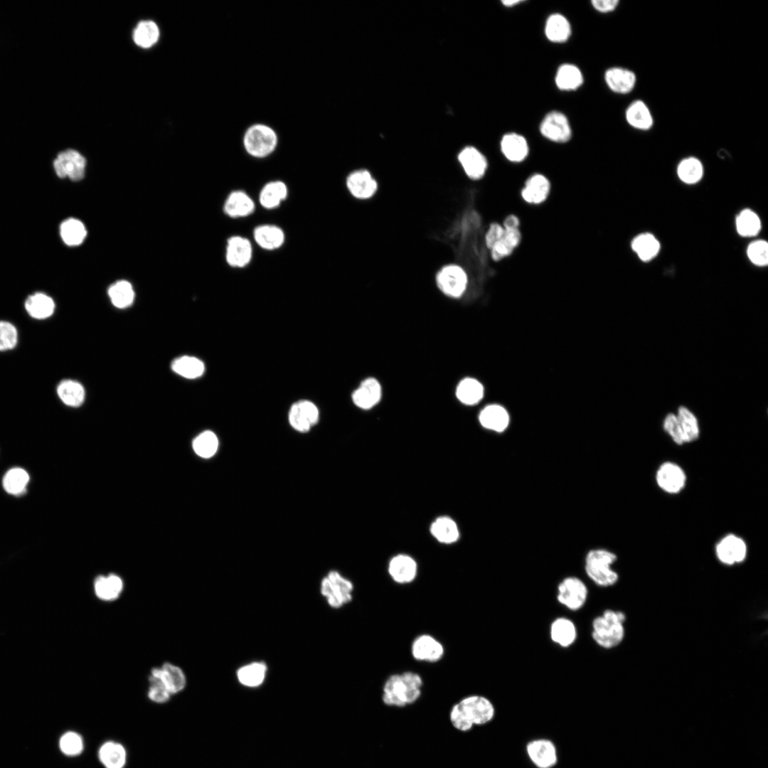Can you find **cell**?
Returning a JSON list of instances; mask_svg holds the SVG:
<instances>
[{"mask_svg":"<svg viewBox=\"0 0 768 768\" xmlns=\"http://www.w3.org/2000/svg\"><path fill=\"white\" fill-rule=\"evenodd\" d=\"M505 230H516L520 228V220L514 214L506 215L501 223Z\"/></svg>","mask_w":768,"mask_h":768,"instance_id":"cell-59","label":"cell"},{"mask_svg":"<svg viewBox=\"0 0 768 768\" xmlns=\"http://www.w3.org/2000/svg\"><path fill=\"white\" fill-rule=\"evenodd\" d=\"M170 695L171 693L161 677L159 668H153L149 677V699L157 703H164L169 700Z\"/></svg>","mask_w":768,"mask_h":768,"instance_id":"cell-50","label":"cell"},{"mask_svg":"<svg viewBox=\"0 0 768 768\" xmlns=\"http://www.w3.org/2000/svg\"><path fill=\"white\" fill-rule=\"evenodd\" d=\"M547 38L555 43L567 41L571 35V26L562 14L555 13L548 16L545 26Z\"/></svg>","mask_w":768,"mask_h":768,"instance_id":"cell-33","label":"cell"},{"mask_svg":"<svg viewBox=\"0 0 768 768\" xmlns=\"http://www.w3.org/2000/svg\"><path fill=\"white\" fill-rule=\"evenodd\" d=\"M123 588L121 578L116 575L107 577L99 576L94 583L97 597L102 600L110 601L119 597Z\"/></svg>","mask_w":768,"mask_h":768,"instance_id":"cell-38","label":"cell"},{"mask_svg":"<svg viewBox=\"0 0 768 768\" xmlns=\"http://www.w3.org/2000/svg\"><path fill=\"white\" fill-rule=\"evenodd\" d=\"M736 227L738 233L744 237L756 235L760 228L761 223L757 215L751 210H742L737 217Z\"/></svg>","mask_w":768,"mask_h":768,"instance_id":"cell-49","label":"cell"},{"mask_svg":"<svg viewBox=\"0 0 768 768\" xmlns=\"http://www.w3.org/2000/svg\"><path fill=\"white\" fill-rule=\"evenodd\" d=\"M625 119L630 127L640 131H649L654 124L652 113L642 100H635L629 105Z\"/></svg>","mask_w":768,"mask_h":768,"instance_id":"cell-25","label":"cell"},{"mask_svg":"<svg viewBox=\"0 0 768 768\" xmlns=\"http://www.w3.org/2000/svg\"><path fill=\"white\" fill-rule=\"evenodd\" d=\"M457 161L465 176L473 181L481 180L485 176L489 166L486 156L474 146L462 148L457 156Z\"/></svg>","mask_w":768,"mask_h":768,"instance_id":"cell-16","label":"cell"},{"mask_svg":"<svg viewBox=\"0 0 768 768\" xmlns=\"http://www.w3.org/2000/svg\"><path fill=\"white\" fill-rule=\"evenodd\" d=\"M663 427L675 444H684L676 415L673 413L667 415L663 420Z\"/></svg>","mask_w":768,"mask_h":768,"instance_id":"cell-55","label":"cell"},{"mask_svg":"<svg viewBox=\"0 0 768 768\" xmlns=\"http://www.w3.org/2000/svg\"><path fill=\"white\" fill-rule=\"evenodd\" d=\"M522 2H523L522 0H507V1L506 0V1H502V4L505 6H508V7L513 6H515L516 4H518L520 3H522Z\"/></svg>","mask_w":768,"mask_h":768,"instance_id":"cell-60","label":"cell"},{"mask_svg":"<svg viewBox=\"0 0 768 768\" xmlns=\"http://www.w3.org/2000/svg\"><path fill=\"white\" fill-rule=\"evenodd\" d=\"M60 234L63 242L69 246L81 244L85 240L87 231L84 224L78 219L68 218L60 226Z\"/></svg>","mask_w":768,"mask_h":768,"instance_id":"cell-44","label":"cell"},{"mask_svg":"<svg viewBox=\"0 0 768 768\" xmlns=\"http://www.w3.org/2000/svg\"><path fill=\"white\" fill-rule=\"evenodd\" d=\"M108 294L112 304L119 309L130 306L134 298L132 284L125 280L118 281L111 285L108 289Z\"/></svg>","mask_w":768,"mask_h":768,"instance_id":"cell-45","label":"cell"},{"mask_svg":"<svg viewBox=\"0 0 768 768\" xmlns=\"http://www.w3.org/2000/svg\"><path fill=\"white\" fill-rule=\"evenodd\" d=\"M60 748L68 756L80 754L83 750V742L80 735L74 732L65 733L60 740Z\"/></svg>","mask_w":768,"mask_h":768,"instance_id":"cell-52","label":"cell"},{"mask_svg":"<svg viewBox=\"0 0 768 768\" xmlns=\"http://www.w3.org/2000/svg\"><path fill=\"white\" fill-rule=\"evenodd\" d=\"M655 480L663 492L673 495L681 493L686 487L687 476L684 469L673 462H664L657 469Z\"/></svg>","mask_w":768,"mask_h":768,"instance_id":"cell-13","label":"cell"},{"mask_svg":"<svg viewBox=\"0 0 768 768\" xmlns=\"http://www.w3.org/2000/svg\"><path fill=\"white\" fill-rule=\"evenodd\" d=\"M583 75L575 65L564 63L557 70L555 78L556 86L561 90H575L583 83Z\"/></svg>","mask_w":768,"mask_h":768,"instance_id":"cell-35","label":"cell"},{"mask_svg":"<svg viewBox=\"0 0 768 768\" xmlns=\"http://www.w3.org/2000/svg\"><path fill=\"white\" fill-rule=\"evenodd\" d=\"M218 445L219 442L216 434L210 430H206L199 434L193 439L192 444L195 453L203 459L213 457L218 451Z\"/></svg>","mask_w":768,"mask_h":768,"instance_id":"cell-47","label":"cell"},{"mask_svg":"<svg viewBox=\"0 0 768 768\" xmlns=\"http://www.w3.org/2000/svg\"><path fill=\"white\" fill-rule=\"evenodd\" d=\"M748 553L747 545L740 536L734 533L724 535L716 543L715 553L722 565L732 566L743 562Z\"/></svg>","mask_w":768,"mask_h":768,"instance_id":"cell-9","label":"cell"},{"mask_svg":"<svg viewBox=\"0 0 768 768\" xmlns=\"http://www.w3.org/2000/svg\"><path fill=\"white\" fill-rule=\"evenodd\" d=\"M410 654L417 661L436 663L444 658L445 647L442 641L433 635L420 634L411 642Z\"/></svg>","mask_w":768,"mask_h":768,"instance_id":"cell-10","label":"cell"},{"mask_svg":"<svg viewBox=\"0 0 768 768\" xmlns=\"http://www.w3.org/2000/svg\"><path fill=\"white\" fill-rule=\"evenodd\" d=\"M29 479V475L25 469L14 467L6 472L2 484L8 494L18 496L26 494Z\"/></svg>","mask_w":768,"mask_h":768,"instance_id":"cell-37","label":"cell"},{"mask_svg":"<svg viewBox=\"0 0 768 768\" xmlns=\"http://www.w3.org/2000/svg\"><path fill=\"white\" fill-rule=\"evenodd\" d=\"M631 247L642 261H649L658 254L660 243L652 234L643 233L633 239Z\"/></svg>","mask_w":768,"mask_h":768,"instance_id":"cell-43","label":"cell"},{"mask_svg":"<svg viewBox=\"0 0 768 768\" xmlns=\"http://www.w3.org/2000/svg\"><path fill=\"white\" fill-rule=\"evenodd\" d=\"M499 151L508 162L521 164L528 157L530 145L526 137L516 132L505 134L499 142Z\"/></svg>","mask_w":768,"mask_h":768,"instance_id":"cell-18","label":"cell"},{"mask_svg":"<svg viewBox=\"0 0 768 768\" xmlns=\"http://www.w3.org/2000/svg\"><path fill=\"white\" fill-rule=\"evenodd\" d=\"M53 164L55 174L61 178L68 177L77 181L85 176L86 159L75 149H67L59 152Z\"/></svg>","mask_w":768,"mask_h":768,"instance_id":"cell-11","label":"cell"},{"mask_svg":"<svg viewBox=\"0 0 768 768\" xmlns=\"http://www.w3.org/2000/svg\"><path fill=\"white\" fill-rule=\"evenodd\" d=\"M267 673L263 662H252L240 668L237 671L239 682L247 687H257L262 683Z\"/></svg>","mask_w":768,"mask_h":768,"instance_id":"cell-41","label":"cell"},{"mask_svg":"<svg viewBox=\"0 0 768 768\" xmlns=\"http://www.w3.org/2000/svg\"><path fill=\"white\" fill-rule=\"evenodd\" d=\"M353 404L360 409L370 410L378 405L382 398V387L375 378L363 380L352 393Z\"/></svg>","mask_w":768,"mask_h":768,"instance_id":"cell-22","label":"cell"},{"mask_svg":"<svg viewBox=\"0 0 768 768\" xmlns=\"http://www.w3.org/2000/svg\"><path fill=\"white\" fill-rule=\"evenodd\" d=\"M132 38L134 42L138 46L142 48H149L158 41L159 28L153 21H141L134 28Z\"/></svg>","mask_w":768,"mask_h":768,"instance_id":"cell-40","label":"cell"},{"mask_svg":"<svg viewBox=\"0 0 768 768\" xmlns=\"http://www.w3.org/2000/svg\"><path fill=\"white\" fill-rule=\"evenodd\" d=\"M171 368L176 373L188 379L201 376L205 370L204 363L200 359L190 356H183L175 359L172 362Z\"/></svg>","mask_w":768,"mask_h":768,"instance_id":"cell-42","label":"cell"},{"mask_svg":"<svg viewBox=\"0 0 768 768\" xmlns=\"http://www.w3.org/2000/svg\"><path fill=\"white\" fill-rule=\"evenodd\" d=\"M521 241V233L519 229L505 230L501 238L489 251L491 260L498 262L510 257L519 246Z\"/></svg>","mask_w":768,"mask_h":768,"instance_id":"cell-30","label":"cell"},{"mask_svg":"<svg viewBox=\"0 0 768 768\" xmlns=\"http://www.w3.org/2000/svg\"><path fill=\"white\" fill-rule=\"evenodd\" d=\"M288 188L286 183L281 181H272L267 183L259 193V203L267 210L279 207L287 198Z\"/></svg>","mask_w":768,"mask_h":768,"instance_id":"cell-31","label":"cell"},{"mask_svg":"<svg viewBox=\"0 0 768 768\" xmlns=\"http://www.w3.org/2000/svg\"><path fill=\"white\" fill-rule=\"evenodd\" d=\"M225 260L232 267L243 268L247 266L252 257V246L250 241L240 235H233L227 240Z\"/></svg>","mask_w":768,"mask_h":768,"instance_id":"cell-20","label":"cell"},{"mask_svg":"<svg viewBox=\"0 0 768 768\" xmlns=\"http://www.w3.org/2000/svg\"><path fill=\"white\" fill-rule=\"evenodd\" d=\"M526 753L536 768H554L558 762L555 744L548 738H535L526 745Z\"/></svg>","mask_w":768,"mask_h":768,"instance_id":"cell-14","label":"cell"},{"mask_svg":"<svg viewBox=\"0 0 768 768\" xmlns=\"http://www.w3.org/2000/svg\"><path fill=\"white\" fill-rule=\"evenodd\" d=\"M625 613L607 609L596 616L591 624V637L600 648L612 649L619 646L626 636Z\"/></svg>","mask_w":768,"mask_h":768,"instance_id":"cell-3","label":"cell"},{"mask_svg":"<svg viewBox=\"0 0 768 768\" xmlns=\"http://www.w3.org/2000/svg\"><path fill=\"white\" fill-rule=\"evenodd\" d=\"M604 81L613 92L626 95L634 89L637 78L636 73L631 70L622 67H612L605 71Z\"/></svg>","mask_w":768,"mask_h":768,"instance_id":"cell-23","label":"cell"},{"mask_svg":"<svg viewBox=\"0 0 768 768\" xmlns=\"http://www.w3.org/2000/svg\"><path fill=\"white\" fill-rule=\"evenodd\" d=\"M479 421L480 425L488 430L502 432L508 427L510 418L503 407L493 404L481 410L479 415Z\"/></svg>","mask_w":768,"mask_h":768,"instance_id":"cell-28","label":"cell"},{"mask_svg":"<svg viewBox=\"0 0 768 768\" xmlns=\"http://www.w3.org/2000/svg\"><path fill=\"white\" fill-rule=\"evenodd\" d=\"M345 187L349 195L356 200L367 201L378 191V184L369 171L356 169L345 178Z\"/></svg>","mask_w":768,"mask_h":768,"instance_id":"cell-12","label":"cell"},{"mask_svg":"<svg viewBox=\"0 0 768 768\" xmlns=\"http://www.w3.org/2000/svg\"><path fill=\"white\" fill-rule=\"evenodd\" d=\"M430 531L437 541L444 545L455 543L460 536L456 521L447 516L436 518L430 524Z\"/></svg>","mask_w":768,"mask_h":768,"instance_id":"cell-29","label":"cell"},{"mask_svg":"<svg viewBox=\"0 0 768 768\" xmlns=\"http://www.w3.org/2000/svg\"><path fill=\"white\" fill-rule=\"evenodd\" d=\"M676 415L684 444L698 439L700 427L695 415L686 407L681 406Z\"/></svg>","mask_w":768,"mask_h":768,"instance_id":"cell-39","label":"cell"},{"mask_svg":"<svg viewBox=\"0 0 768 768\" xmlns=\"http://www.w3.org/2000/svg\"><path fill=\"white\" fill-rule=\"evenodd\" d=\"M56 393L63 404L72 407L81 405L85 396L83 386L79 382L70 379L61 380L57 385Z\"/></svg>","mask_w":768,"mask_h":768,"instance_id":"cell-34","label":"cell"},{"mask_svg":"<svg viewBox=\"0 0 768 768\" xmlns=\"http://www.w3.org/2000/svg\"><path fill=\"white\" fill-rule=\"evenodd\" d=\"M578 631L575 623L566 617L554 619L549 626L551 641L562 649L571 647L577 641Z\"/></svg>","mask_w":768,"mask_h":768,"instance_id":"cell-21","label":"cell"},{"mask_svg":"<svg viewBox=\"0 0 768 768\" xmlns=\"http://www.w3.org/2000/svg\"><path fill=\"white\" fill-rule=\"evenodd\" d=\"M703 165L700 161L693 156L683 159L679 163L677 173L682 181L686 183H695L703 176Z\"/></svg>","mask_w":768,"mask_h":768,"instance_id":"cell-48","label":"cell"},{"mask_svg":"<svg viewBox=\"0 0 768 768\" xmlns=\"http://www.w3.org/2000/svg\"><path fill=\"white\" fill-rule=\"evenodd\" d=\"M320 590L331 607L339 609L353 600L354 585L337 570H331L322 579Z\"/></svg>","mask_w":768,"mask_h":768,"instance_id":"cell-7","label":"cell"},{"mask_svg":"<svg viewBox=\"0 0 768 768\" xmlns=\"http://www.w3.org/2000/svg\"><path fill=\"white\" fill-rule=\"evenodd\" d=\"M617 555L607 549L590 550L585 559V571L587 577L597 586L609 587L619 581V574L612 568Z\"/></svg>","mask_w":768,"mask_h":768,"instance_id":"cell-5","label":"cell"},{"mask_svg":"<svg viewBox=\"0 0 768 768\" xmlns=\"http://www.w3.org/2000/svg\"><path fill=\"white\" fill-rule=\"evenodd\" d=\"M504 231V228L499 223L494 222L489 225L484 234V245L489 251L501 238Z\"/></svg>","mask_w":768,"mask_h":768,"instance_id":"cell-56","label":"cell"},{"mask_svg":"<svg viewBox=\"0 0 768 768\" xmlns=\"http://www.w3.org/2000/svg\"><path fill=\"white\" fill-rule=\"evenodd\" d=\"M255 209L252 198L245 191L235 190L229 193L223 205V211L232 218H245Z\"/></svg>","mask_w":768,"mask_h":768,"instance_id":"cell-24","label":"cell"},{"mask_svg":"<svg viewBox=\"0 0 768 768\" xmlns=\"http://www.w3.org/2000/svg\"><path fill=\"white\" fill-rule=\"evenodd\" d=\"M297 403L311 427L315 425L319 420L318 407L312 402L307 400H300Z\"/></svg>","mask_w":768,"mask_h":768,"instance_id":"cell-57","label":"cell"},{"mask_svg":"<svg viewBox=\"0 0 768 768\" xmlns=\"http://www.w3.org/2000/svg\"><path fill=\"white\" fill-rule=\"evenodd\" d=\"M551 185L549 179L541 174H533L526 181L520 191L522 200L527 204L538 206L548 198Z\"/></svg>","mask_w":768,"mask_h":768,"instance_id":"cell-19","label":"cell"},{"mask_svg":"<svg viewBox=\"0 0 768 768\" xmlns=\"http://www.w3.org/2000/svg\"><path fill=\"white\" fill-rule=\"evenodd\" d=\"M98 756L105 768H123L126 762V751L117 742L109 741L100 748Z\"/></svg>","mask_w":768,"mask_h":768,"instance_id":"cell-36","label":"cell"},{"mask_svg":"<svg viewBox=\"0 0 768 768\" xmlns=\"http://www.w3.org/2000/svg\"><path fill=\"white\" fill-rule=\"evenodd\" d=\"M593 8L601 13H609L614 11L619 4V0H592Z\"/></svg>","mask_w":768,"mask_h":768,"instance_id":"cell-58","label":"cell"},{"mask_svg":"<svg viewBox=\"0 0 768 768\" xmlns=\"http://www.w3.org/2000/svg\"><path fill=\"white\" fill-rule=\"evenodd\" d=\"M279 137L276 129L264 122L247 126L241 137L245 153L253 159H262L272 155L279 147Z\"/></svg>","mask_w":768,"mask_h":768,"instance_id":"cell-4","label":"cell"},{"mask_svg":"<svg viewBox=\"0 0 768 768\" xmlns=\"http://www.w3.org/2000/svg\"><path fill=\"white\" fill-rule=\"evenodd\" d=\"M18 341V332L11 322L0 320V352L9 351L16 348Z\"/></svg>","mask_w":768,"mask_h":768,"instance_id":"cell-51","label":"cell"},{"mask_svg":"<svg viewBox=\"0 0 768 768\" xmlns=\"http://www.w3.org/2000/svg\"><path fill=\"white\" fill-rule=\"evenodd\" d=\"M288 420L291 427L297 432H308L311 428V425L300 410L297 402L293 404L289 409Z\"/></svg>","mask_w":768,"mask_h":768,"instance_id":"cell-54","label":"cell"},{"mask_svg":"<svg viewBox=\"0 0 768 768\" xmlns=\"http://www.w3.org/2000/svg\"><path fill=\"white\" fill-rule=\"evenodd\" d=\"M161 677L171 694L181 691L186 686V677L182 670L169 663L159 668Z\"/></svg>","mask_w":768,"mask_h":768,"instance_id":"cell-46","label":"cell"},{"mask_svg":"<svg viewBox=\"0 0 768 768\" xmlns=\"http://www.w3.org/2000/svg\"><path fill=\"white\" fill-rule=\"evenodd\" d=\"M387 571L389 577L395 584L407 585L416 580L418 575V564L411 555L398 553L389 560Z\"/></svg>","mask_w":768,"mask_h":768,"instance_id":"cell-17","label":"cell"},{"mask_svg":"<svg viewBox=\"0 0 768 768\" xmlns=\"http://www.w3.org/2000/svg\"><path fill=\"white\" fill-rule=\"evenodd\" d=\"M496 716V708L487 697L471 694L455 703L449 711L452 726L460 732H469L475 726L485 725Z\"/></svg>","mask_w":768,"mask_h":768,"instance_id":"cell-1","label":"cell"},{"mask_svg":"<svg viewBox=\"0 0 768 768\" xmlns=\"http://www.w3.org/2000/svg\"><path fill=\"white\" fill-rule=\"evenodd\" d=\"M588 597V587L578 577H565L558 584L556 599L569 611L577 612L582 609L585 606Z\"/></svg>","mask_w":768,"mask_h":768,"instance_id":"cell-8","label":"cell"},{"mask_svg":"<svg viewBox=\"0 0 768 768\" xmlns=\"http://www.w3.org/2000/svg\"><path fill=\"white\" fill-rule=\"evenodd\" d=\"M455 395L461 403L471 406L478 404L483 399L484 388L476 378L467 377L459 382Z\"/></svg>","mask_w":768,"mask_h":768,"instance_id":"cell-32","label":"cell"},{"mask_svg":"<svg viewBox=\"0 0 768 768\" xmlns=\"http://www.w3.org/2000/svg\"><path fill=\"white\" fill-rule=\"evenodd\" d=\"M252 235L256 244L265 250H277L285 241L284 230L279 226L272 224H263L255 227Z\"/></svg>","mask_w":768,"mask_h":768,"instance_id":"cell-26","label":"cell"},{"mask_svg":"<svg viewBox=\"0 0 768 768\" xmlns=\"http://www.w3.org/2000/svg\"><path fill=\"white\" fill-rule=\"evenodd\" d=\"M540 132L548 141L556 144L568 142L572 137V129L567 117L559 111H551L543 119Z\"/></svg>","mask_w":768,"mask_h":768,"instance_id":"cell-15","label":"cell"},{"mask_svg":"<svg viewBox=\"0 0 768 768\" xmlns=\"http://www.w3.org/2000/svg\"><path fill=\"white\" fill-rule=\"evenodd\" d=\"M434 282L443 296L457 299L466 294L469 280L466 271L461 265L451 263L444 265L437 271Z\"/></svg>","mask_w":768,"mask_h":768,"instance_id":"cell-6","label":"cell"},{"mask_svg":"<svg viewBox=\"0 0 768 768\" xmlns=\"http://www.w3.org/2000/svg\"><path fill=\"white\" fill-rule=\"evenodd\" d=\"M423 685L422 677L415 671L392 673L383 684L382 701L387 706L396 708L414 704L422 695Z\"/></svg>","mask_w":768,"mask_h":768,"instance_id":"cell-2","label":"cell"},{"mask_svg":"<svg viewBox=\"0 0 768 768\" xmlns=\"http://www.w3.org/2000/svg\"><path fill=\"white\" fill-rule=\"evenodd\" d=\"M24 309L32 319L45 320L54 314L55 304L50 296L38 292L28 296L24 302Z\"/></svg>","mask_w":768,"mask_h":768,"instance_id":"cell-27","label":"cell"},{"mask_svg":"<svg viewBox=\"0 0 768 768\" xmlns=\"http://www.w3.org/2000/svg\"><path fill=\"white\" fill-rule=\"evenodd\" d=\"M747 255L750 261L756 265L764 266L768 262V245L764 240L752 242L747 248Z\"/></svg>","mask_w":768,"mask_h":768,"instance_id":"cell-53","label":"cell"}]
</instances>
